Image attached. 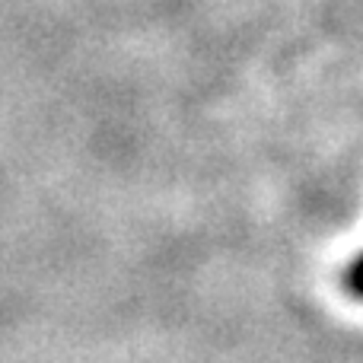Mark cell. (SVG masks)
Instances as JSON below:
<instances>
[{"label": "cell", "mask_w": 363, "mask_h": 363, "mask_svg": "<svg viewBox=\"0 0 363 363\" xmlns=\"http://www.w3.org/2000/svg\"><path fill=\"white\" fill-rule=\"evenodd\" d=\"M347 284H351V290L357 296H363V258L351 264V271H347Z\"/></svg>", "instance_id": "6da1fadb"}]
</instances>
